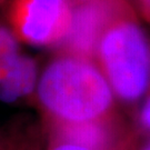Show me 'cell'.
Listing matches in <instances>:
<instances>
[{
	"label": "cell",
	"instance_id": "9c48e42d",
	"mask_svg": "<svg viewBox=\"0 0 150 150\" xmlns=\"http://www.w3.org/2000/svg\"><path fill=\"white\" fill-rule=\"evenodd\" d=\"M140 123L146 130L150 131V95L140 112Z\"/></svg>",
	"mask_w": 150,
	"mask_h": 150
},
{
	"label": "cell",
	"instance_id": "7a4b0ae2",
	"mask_svg": "<svg viewBox=\"0 0 150 150\" xmlns=\"http://www.w3.org/2000/svg\"><path fill=\"white\" fill-rule=\"evenodd\" d=\"M97 54L102 74L120 99L136 101L150 90V42L125 11L103 31Z\"/></svg>",
	"mask_w": 150,
	"mask_h": 150
},
{
	"label": "cell",
	"instance_id": "7c38bea8",
	"mask_svg": "<svg viewBox=\"0 0 150 150\" xmlns=\"http://www.w3.org/2000/svg\"><path fill=\"white\" fill-rule=\"evenodd\" d=\"M140 4L147 18L150 19V0H140Z\"/></svg>",
	"mask_w": 150,
	"mask_h": 150
},
{
	"label": "cell",
	"instance_id": "52a82bcc",
	"mask_svg": "<svg viewBox=\"0 0 150 150\" xmlns=\"http://www.w3.org/2000/svg\"><path fill=\"white\" fill-rule=\"evenodd\" d=\"M0 150H40V145L32 139L9 138L0 140Z\"/></svg>",
	"mask_w": 150,
	"mask_h": 150
},
{
	"label": "cell",
	"instance_id": "30bf717a",
	"mask_svg": "<svg viewBox=\"0 0 150 150\" xmlns=\"http://www.w3.org/2000/svg\"><path fill=\"white\" fill-rule=\"evenodd\" d=\"M122 150H150V139L140 145L136 144L132 139H129Z\"/></svg>",
	"mask_w": 150,
	"mask_h": 150
},
{
	"label": "cell",
	"instance_id": "6da1fadb",
	"mask_svg": "<svg viewBox=\"0 0 150 150\" xmlns=\"http://www.w3.org/2000/svg\"><path fill=\"white\" fill-rule=\"evenodd\" d=\"M38 98L50 118L80 122L108 117L113 91L101 70L87 58L71 54L45 70Z\"/></svg>",
	"mask_w": 150,
	"mask_h": 150
},
{
	"label": "cell",
	"instance_id": "ba28073f",
	"mask_svg": "<svg viewBox=\"0 0 150 150\" xmlns=\"http://www.w3.org/2000/svg\"><path fill=\"white\" fill-rule=\"evenodd\" d=\"M18 45L15 37L6 28L0 27V56L18 54Z\"/></svg>",
	"mask_w": 150,
	"mask_h": 150
},
{
	"label": "cell",
	"instance_id": "8fae6325",
	"mask_svg": "<svg viewBox=\"0 0 150 150\" xmlns=\"http://www.w3.org/2000/svg\"><path fill=\"white\" fill-rule=\"evenodd\" d=\"M48 150H90L85 147L71 145V144H51Z\"/></svg>",
	"mask_w": 150,
	"mask_h": 150
},
{
	"label": "cell",
	"instance_id": "8992f818",
	"mask_svg": "<svg viewBox=\"0 0 150 150\" xmlns=\"http://www.w3.org/2000/svg\"><path fill=\"white\" fill-rule=\"evenodd\" d=\"M37 82L36 64L20 54L0 56V100L15 102L28 97Z\"/></svg>",
	"mask_w": 150,
	"mask_h": 150
},
{
	"label": "cell",
	"instance_id": "3957f363",
	"mask_svg": "<svg viewBox=\"0 0 150 150\" xmlns=\"http://www.w3.org/2000/svg\"><path fill=\"white\" fill-rule=\"evenodd\" d=\"M69 0H16L12 22L18 36L33 45L64 41L70 30Z\"/></svg>",
	"mask_w": 150,
	"mask_h": 150
},
{
	"label": "cell",
	"instance_id": "4fadbf2b",
	"mask_svg": "<svg viewBox=\"0 0 150 150\" xmlns=\"http://www.w3.org/2000/svg\"><path fill=\"white\" fill-rule=\"evenodd\" d=\"M81 1H90V0H81Z\"/></svg>",
	"mask_w": 150,
	"mask_h": 150
},
{
	"label": "cell",
	"instance_id": "5b68a950",
	"mask_svg": "<svg viewBox=\"0 0 150 150\" xmlns=\"http://www.w3.org/2000/svg\"><path fill=\"white\" fill-rule=\"evenodd\" d=\"M129 139L119 134L109 116L80 122L50 119V145L71 144L90 150H122Z\"/></svg>",
	"mask_w": 150,
	"mask_h": 150
},
{
	"label": "cell",
	"instance_id": "277c9868",
	"mask_svg": "<svg viewBox=\"0 0 150 150\" xmlns=\"http://www.w3.org/2000/svg\"><path fill=\"white\" fill-rule=\"evenodd\" d=\"M125 9L116 0H92L72 12L70 30L62 41L74 56L89 58L106 28Z\"/></svg>",
	"mask_w": 150,
	"mask_h": 150
}]
</instances>
